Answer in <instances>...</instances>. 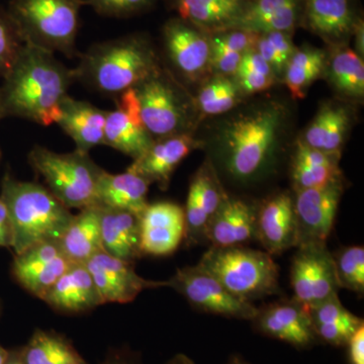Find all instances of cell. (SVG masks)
Returning <instances> with one entry per match:
<instances>
[{"instance_id":"6da1fadb","label":"cell","mask_w":364,"mask_h":364,"mask_svg":"<svg viewBox=\"0 0 364 364\" xmlns=\"http://www.w3.org/2000/svg\"><path fill=\"white\" fill-rule=\"evenodd\" d=\"M74 81V69L63 65L54 53L26 43L0 86V117L45 127L57 124Z\"/></svg>"},{"instance_id":"7a4b0ae2","label":"cell","mask_w":364,"mask_h":364,"mask_svg":"<svg viewBox=\"0 0 364 364\" xmlns=\"http://www.w3.org/2000/svg\"><path fill=\"white\" fill-rule=\"evenodd\" d=\"M158 71L156 57L142 36L97 43L80 57L75 80L109 97H119Z\"/></svg>"},{"instance_id":"3957f363","label":"cell","mask_w":364,"mask_h":364,"mask_svg":"<svg viewBox=\"0 0 364 364\" xmlns=\"http://www.w3.org/2000/svg\"><path fill=\"white\" fill-rule=\"evenodd\" d=\"M0 198L9 210L14 254L42 242H58L74 217L42 184L18 181L9 171L2 178Z\"/></svg>"},{"instance_id":"277c9868","label":"cell","mask_w":364,"mask_h":364,"mask_svg":"<svg viewBox=\"0 0 364 364\" xmlns=\"http://www.w3.org/2000/svg\"><path fill=\"white\" fill-rule=\"evenodd\" d=\"M85 6L86 0H11L6 11L26 44L72 58Z\"/></svg>"},{"instance_id":"5b68a950","label":"cell","mask_w":364,"mask_h":364,"mask_svg":"<svg viewBox=\"0 0 364 364\" xmlns=\"http://www.w3.org/2000/svg\"><path fill=\"white\" fill-rule=\"evenodd\" d=\"M198 265L219 280L230 293L245 301H252L279 291V267L265 251L243 246H212Z\"/></svg>"},{"instance_id":"8992f818","label":"cell","mask_w":364,"mask_h":364,"mask_svg":"<svg viewBox=\"0 0 364 364\" xmlns=\"http://www.w3.org/2000/svg\"><path fill=\"white\" fill-rule=\"evenodd\" d=\"M28 163L44 178L53 196L71 208L97 205L98 182L104 169L93 162L90 153L74 150L70 153L35 146L28 156Z\"/></svg>"},{"instance_id":"52a82bcc","label":"cell","mask_w":364,"mask_h":364,"mask_svg":"<svg viewBox=\"0 0 364 364\" xmlns=\"http://www.w3.org/2000/svg\"><path fill=\"white\" fill-rule=\"evenodd\" d=\"M282 117L275 109L238 117L225 135L226 165L237 179L255 176L267 164L277 142Z\"/></svg>"},{"instance_id":"ba28073f","label":"cell","mask_w":364,"mask_h":364,"mask_svg":"<svg viewBox=\"0 0 364 364\" xmlns=\"http://www.w3.org/2000/svg\"><path fill=\"white\" fill-rule=\"evenodd\" d=\"M165 284L203 312L249 321H252L259 312L252 301L230 293L219 280L198 264L178 268Z\"/></svg>"},{"instance_id":"9c48e42d","label":"cell","mask_w":364,"mask_h":364,"mask_svg":"<svg viewBox=\"0 0 364 364\" xmlns=\"http://www.w3.org/2000/svg\"><path fill=\"white\" fill-rule=\"evenodd\" d=\"M291 268V284L294 301L311 306L338 294L334 256L326 243L296 246Z\"/></svg>"},{"instance_id":"30bf717a","label":"cell","mask_w":364,"mask_h":364,"mask_svg":"<svg viewBox=\"0 0 364 364\" xmlns=\"http://www.w3.org/2000/svg\"><path fill=\"white\" fill-rule=\"evenodd\" d=\"M134 90L141 119L152 138L181 134L179 131L186 119V111L176 90L159 71L139 83Z\"/></svg>"},{"instance_id":"8fae6325","label":"cell","mask_w":364,"mask_h":364,"mask_svg":"<svg viewBox=\"0 0 364 364\" xmlns=\"http://www.w3.org/2000/svg\"><path fill=\"white\" fill-rule=\"evenodd\" d=\"M342 193L340 181L321 188L296 191L294 202L296 246L326 243L334 227Z\"/></svg>"},{"instance_id":"7c38bea8","label":"cell","mask_w":364,"mask_h":364,"mask_svg":"<svg viewBox=\"0 0 364 364\" xmlns=\"http://www.w3.org/2000/svg\"><path fill=\"white\" fill-rule=\"evenodd\" d=\"M102 299L107 303H131L145 289L166 287L165 282L144 279L136 272L133 262L119 259L105 251L85 263Z\"/></svg>"},{"instance_id":"4fadbf2b","label":"cell","mask_w":364,"mask_h":364,"mask_svg":"<svg viewBox=\"0 0 364 364\" xmlns=\"http://www.w3.org/2000/svg\"><path fill=\"white\" fill-rule=\"evenodd\" d=\"M73 264L58 242H42L16 254L11 272L26 291L42 299Z\"/></svg>"},{"instance_id":"5bb4252c","label":"cell","mask_w":364,"mask_h":364,"mask_svg":"<svg viewBox=\"0 0 364 364\" xmlns=\"http://www.w3.org/2000/svg\"><path fill=\"white\" fill-rule=\"evenodd\" d=\"M154 141L141 119L135 90L124 91L117 97V109L107 112L104 145L136 160Z\"/></svg>"},{"instance_id":"9a60e30c","label":"cell","mask_w":364,"mask_h":364,"mask_svg":"<svg viewBox=\"0 0 364 364\" xmlns=\"http://www.w3.org/2000/svg\"><path fill=\"white\" fill-rule=\"evenodd\" d=\"M184 236V208L177 203H149L140 215L142 255H169L179 247Z\"/></svg>"},{"instance_id":"2e32d148","label":"cell","mask_w":364,"mask_h":364,"mask_svg":"<svg viewBox=\"0 0 364 364\" xmlns=\"http://www.w3.org/2000/svg\"><path fill=\"white\" fill-rule=\"evenodd\" d=\"M252 322L261 334L298 349L311 348L318 341L308 309L296 301L273 304L259 310Z\"/></svg>"},{"instance_id":"e0dca14e","label":"cell","mask_w":364,"mask_h":364,"mask_svg":"<svg viewBox=\"0 0 364 364\" xmlns=\"http://www.w3.org/2000/svg\"><path fill=\"white\" fill-rule=\"evenodd\" d=\"M196 147L195 140L188 134L158 139L127 170L142 176L150 184L157 183L166 189L174 170Z\"/></svg>"},{"instance_id":"ac0fdd59","label":"cell","mask_w":364,"mask_h":364,"mask_svg":"<svg viewBox=\"0 0 364 364\" xmlns=\"http://www.w3.org/2000/svg\"><path fill=\"white\" fill-rule=\"evenodd\" d=\"M165 48L174 66L188 78L203 73L210 59V41L196 26L181 18L169 21L163 28Z\"/></svg>"},{"instance_id":"d6986e66","label":"cell","mask_w":364,"mask_h":364,"mask_svg":"<svg viewBox=\"0 0 364 364\" xmlns=\"http://www.w3.org/2000/svg\"><path fill=\"white\" fill-rule=\"evenodd\" d=\"M255 237L268 254H279L296 247L294 200L279 193L263 203L256 214Z\"/></svg>"},{"instance_id":"ffe728a7","label":"cell","mask_w":364,"mask_h":364,"mask_svg":"<svg viewBox=\"0 0 364 364\" xmlns=\"http://www.w3.org/2000/svg\"><path fill=\"white\" fill-rule=\"evenodd\" d=\"M41 299L64 314L90 312L102 305L90 272L80 263H74Z\"/></svg>"},{"instance_id":"44dd1931","label":"cell","mask_w":364,"mask_h":364,"mask_svg":"<svg viewBox=\"0 0 364 364\" xmlns=\"http://www.w3.org/2000/svg\"><path fill=\"white\" fill-rule=\"evenodd\" d=\"M256 214L247 203L225 198L205 230L214 247L242 246L255 237Z\"/></svg>"},{"instance_id":"7402d4cb","label":"cell","mask_w":364,"mask_h":364,"mask_svg":"<svg viewBox=\"0 0 364 364\" xmlns=\"http://www.w3.org/2000/svg\"><path fill=\"white\" fill-rule=\"evenodd\" d=\"M107 114L90 102L67 95L57 124L73 140L76 150L90 153L93 148L104 145Z\"/></svg>"},{"instance_id":"603a6c76","label":"cell","mask_w":364,"mask_h":364,"mask_svg":"<svg viewBox=\"0 0 364 364\" xmlns=\"http://www.w3.org/2000/svg\"><path fill=\"white\" fill-rule=\"evenodd\" d=\"M97 205L100 210L102 251L129 262L142 256L140 217L126 210Z\"/></svg>"},{"instance_id":"cb8c5ba5","label":"cell","mask_w":364,"mask_h":364,"mask_svg":"<svg viewBox=\"0 0 364 364\" xmlns=\"http://www.w3.org/2000/svg\"><path fill=\"white\" fill-rule=\"evenodd\" d=\"M149 186L145 178L129 170L119 174L104 170L98 182L97 205L126 210L140 217L149 205Z\"/></svg>"},{"instance_id":"d4e9b609","label":"cell","mask_w":364,"mask_h":364,"mask_svg":"<svg viewBox=\"0 0 364 364\" xmlns=\"http://www.w3.org/2000/svg\"><path fill=\"white\" fill-rule=\"evenodd\" d=\"M306 309L318 341L332 346H345L354 332L364 324L363 318L342 305L338 294Z\"/></svg>"},{"instance_id":"484cf974","label":"cell","mask_w":364,"mask_h":364,"mask_svg":"<svg viewBox=\"0 0 364 364\" xmlns=\"http://www.w3.org/2000/svg\"><path fill=\"white\" fill-rule=\"evenodd\" d=\"M301 0H253L233 28L258 33H289L298 21Z\"/></svg>"},{"instance_id":"4316f807","label":"cell","mask_w":364,"mask_h":364,"mask_svg":"<svg viewBox=\"0 0 364 364\" xmlns=\"http://www.w3.org/2000/svg\"><path fill=\"white\" fill-rule=\"evenodd\" d=\"M60 247L73 263L85 264L102 251L100 210L97 205L82 208L58 241Z\"/></svg>"},{"instance_id":"83f0119b","label":"cell","mask_w":364,"mask_h":364,"mask_svg":"<svg viewBox=\"0 0 364 364\" xmlns=\"http://www.w3.org/2000/svg\"><path fill=\"white\" fill-rule=\"evenodd\" d=\"M305 21L320 37L338 41L353 32L358 20L350 0H306Z\"/></svg>"},{"instance_id":"f1b7e54d","label":"cell","mask_w":364,"mask_h":364,"mask_svg":"<svg viewBox=\"0 0 364 364\" xmlns=\"http://www.w3.org/2000/svg\"><path fill=\"white\" fill-rule=\"evenodd\" d=\"M245 6V0H173L181 20L210 30L233 28Z\"/></svg>"},{"instance_id":"f546056e","label":"cell","mask_w":364,"mask_h":364,"mask_svg":"<svg viewBox=\"0 0 364 364\" xmlns=\"http://www.w3.org/2000/svg\"><path fill=\"white\" fill-rule=\"evenodd\" d=\"M291 178L296 191L321 188L340 181L336 155L328 154L306 143L299 142L294 152Z\"/></svg>"},{"instance_id":"4dcf8cb0","label":"cell","mask_w":364,"mask_h":364,"mask_svg":"<svg viewBox=\"0 0 364 364\" xmlns=\"http://www.w3.org/2000/svg\"><path fill=\"white\" fill-rule=\"evenodd\" d=\"M18 350L25 364H90L70 340L51 330H36Z\"/></svg>"},{"instance_id":"1f68e13d","label":"cell","mask_w":364,"mask_h":364,"mask_svg":"<svg viewBox=\"0 0 364 364\" xmlns=\"http://www.w3.org/2000/svg\"><path fill=\"white\" fill-rule=\"evenodd\" d=\"M325 66L324 52L304 49L294 52L287 65L286 83L294 98L305 97L306 88L321 75Z\"/></svg>"},{"instance_id":"d6a6232c","label":"cell","mask_w":364,"mask_h":364,"mask_svg":"<svg viewBox=\"0 0 364 364\" xmlns=\"http://www.w3.org/2000/svg\"><path fill=\"white\" fill-rule=\"evenodd\" d=\"M330 76L333 85L350 97H363L364 93V65L358 53L342 50L333 57Z\"/></svg>"},{"instance_id":"836d02e7","label":"cell","mask_w":364,"mask_h":364,"mask_svg":"<svg viewBox=\"0 0 364 364\" xmlns=\"http://www.w3.org/2000/svg\"><path fill=\"white\" fill-rule=\"evenodd\" d=\"M340 289L354 293L364 291V249L363 246H350L342 249L334 257Z\"/></svg>"},{"instance_id":"e575fe53","label":"cell","mask_w":364,"mask_h":364,"mask_svg":"<svg viewBox=\"0 0 364 364\" xmlns=\"http://www.w3.org/2000/svg\"><path fill=\"white\" fill-rule=\"evenodd\" d=\"M25 44L6 9L0 6V77L11 70Z\"/></svg>"},{"instance_id":"d590c367","label":"cell","mask_w":364,"mask_h":364,"mask_svg":"<svg viewBox=\"0 0 364 364\" xmlns=\"http://www.w3.org/2000/svg\"><path fill=\"white\" fill-rule=\"evenodd\" d=\"M155 0H86L95 13L107 18H130L152 6Z\"/></svg>"},{"instance_id":"8d00e7d4","label":"cell","mask_w":364,"mask_h":364,"mask_svg":"<svg viewBox=\"0 0 364 364\" xmlns=\"http://www.w3.org/2000/svg\"><path fill=\"white\" fill-rule=\"evenodd\" d=\"M349 117L347 112L342 107H331L329 130L323 147V152L336 155L344 142L345 135L348 129Z\"/></svg>"},{"instance_id":"74e56055","label":"cell","mask_w":364,"mask_h":364,"mask_svg":"<svg viewBox=\"0 0 364 364\" xmlns=\"http://www.w3.org/2000/svg\"><path fill=\"white\" fill-rule=\"evenodd\" d=\"M260 33L245 28H228L224 33L215 36L214 39L222 45L226 46L232 51L245 53L255 50Z\"/></svg>"},{"instance_id":"f35d334b","label":"cell","mask_w":364,"mask_h":364,"mask_svg":"<svg viewBox=\"0 0 364 364\" xmlns=\"http://www.w3.org/2000/svg\"><path fill=\"white\" fill-rule=\"evenodd\" d=\"M210 52L208 64H210L218 71L225 74V75H231L236 74L240 66L242 56L240 53L232 51L226 46L215 41L214 38L210 40Z\"/></svg>"},{"instance_id":"ab89813d","label":"cell","mask_w":364,"mask_h":364,"mask_svg":"<svg viewBox=\"0 0 364 364\" xmlns=\"http://www.w3.org/2000/svg\"><path fill=\"white\" fill-rule=\"evenodd\" d=\"M236 76L242 90L248 93L259 92V91L267 90L274 83V77L263 75L258 72L241 66H239Z\"/></svg>"},{"instance_id":"60d3db41","label":"cell","mask_w":364,"mask_h":364,"mask_svg":"<svg viewBox=\"0 0 364 364\" xmlns=\"http://www.w3.org/2000/svg\"><path fill=\"white\" fill-rule=\"evenodd\" d=\"M265 37L272 44L273 49L279 55L280 60L284 62V65H287L289 59L296 52L291 42V37L289 36V33L284 32H270L264 33Z\"/></svg>"},{"instance_id":"b9f144b4","label":"cell","mask_w":364,"mask_h":364,"mask_svg":"<svg viewBox=\"0 0 364 364\" xmlns=\"http://www.w3.org/2000/svg\"><path fill=\"white\" fill-rule=\"evenodd\" d=\"M100 364H143L140 354L126 346L109 349Z\"/></svg>"},{"instance_id":"7bdbcfd3","label":"cell","mask_w":364,"mask_h":364,"mask_svg":"<svg viewBox=\"0 0 364 364\" xmlns=\"http://www.w3.org/2000/svg\"><path fill=\"white\" fill-rule=\"evenodd\" d=\"M255 50L257 51L258 54L272 66L273 71L280 72L284 70L286 65H284V62L280 60L279 55H277V53L273 49L272 44H270L267 38L265 37L264 33H260Z\"/></svg>"},{"instance_id":"ee69618b","label":"cell","mask_w":364,"mask_h":364,"mask_svg":"<svg viewBox=\"0 0 364 364\" xmlns=\"http://www.w3.org/2000/svg\"><path fill=\"white\" fill-rule=\"evenodd\" d=\"M345 346L348 348L349 364H364V324L354 332Z\"/></svg>"},{"instance_id":"f6af8a7d","label":"cell","mask_w":364,"mask_h":364,"mask_svg":"<svg viewBox=\"0 0 364 364\" xmlns=\"http://www.w3.org/2000/svg\"><path fill=\"white\" fill-rule=\"evenodd\" d=\"M240 66L258 72V73L263 74V75L274 77V71L272 70V66L258 54L256 50L243 54Z\"/></svg>"},{"instance_id":"bcb514c9","label":"cell","mask_w":364,"mask_h":364,"mask_svg":"<svg viewBox=\"0 0 364 364\" xmlns=\"http://www.w3.org/2000/svg\"><path fill=\"white\" fill-rule=\"evenodd\" d=\"M13 229L6 203L0 198V247L11 248Z\"/></svg>"},{"instance_id":"7dc6e473","label":"cell","mask_w":364,"mask_h":364,"mask_svg":"<svg viewBox=\"0 0 364 364\" xmlns=\"http://www.w3.org/2000/svg\"><path fill=\"white\" fill-rule=\"evenodd\" d=\"M164 364H196V363L186 354L177 353L170 358Z\"/></svg>"},{"instance_id":"c3c4849f","label":"cell","mask_w":364,"mask_h":364,"mask_svg":"<svg viewBox=\"0 0 364 364\" xmlns=\"http://www.w3.org/2000/svg\"><path fill=\"white\" fill-rule=\"evenodd\" d=\"M4 364H25V363L21 358L20 350L14 349V350H9V358Z\"/></svg>"},{"instance_id":"681fc988","label":"cell","mask_w":364,"mask_h":364,"mask_svg":"<svg viewBox=\"0 0 364 364\" xmlns=\"http://www.w3.org/2000/svg\"><path fill=\"white\" fill-rule=\"evenodd\" d=\"M226 364H252L246 360L245 358H242L241 355H232L231 358L228 359Z\"/></svg>"},{"instance_id":"f907efd6","label":"cell","mask_w":364,"mask_h":364,"mask_svg":"<svg viewBox=\"0 0 364 364\" xmlns=\"http://www.w3.org/2000/svg\"><path fill=\"white\" fill-rule=\"evenodd\" d=\"M9 350L0 345V364L6 363L7 358H9Z\"/></svg>"},{"instance_id":"816d5d0a","label":"cell","mask_w":364,"mask_h":364,"mask_svg":"<svg viewBox=\"0 0 364 364\" xmlns=\"http://www.w3.org/2000/svg\"><path fill=\"white\" fill-rule=\"evenodd\" d=\"M1 119H1V117H0V121H1Z\"/></svg>"},{"instance_id":"f5cc1de1","label":"cell","mask_w":364,"mask_h":364,"mask_svg":"<svg viewBox=\"0 0 364 364\" xmlns=\"http://www.w3.org/2000/svg\"><path fill=\"white\" fill-rule=\"evenodd\" d=\"M0 156H1V152H0Z\"/></svg>"},{"instance_id":"db71d44e","label":"cell","mask_w":364,"mask_h":364,"mask_svg":"<svg viewBox=\"0 0 364 364\" xmlns=\"http://www.w3.org/2000/svg\"><path fill=\"white\" fill-rule=\"evenodd\" d=\"M251 1H253V0H251Z\"/></svg>"}]
</instances>
